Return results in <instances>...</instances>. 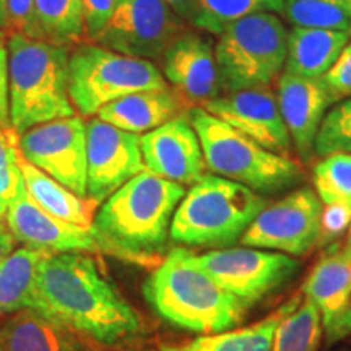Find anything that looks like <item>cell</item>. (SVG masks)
Listing matches in <instances>:
<instances>
[{
  "label": "cell",
  "mask_w": 351,
  "mask_h": 351,
  "mask_svg": "<svg viewBox=\"0 0 351 351\" xmlns=\"http://www.w3.org/2000/svg\"><path fill=\"white\" fill-rule=\"evenodd\" d=\"M19 166L25 179L26 194L44 212L64 219V221L73 223V225L91 228L95 218V207H98L95 202L73 194L70 189L43 173L36 166L28 163L21 155Z\"/></svg>",
  "instance_id": "24"
},
{
  "label": "cell",
  "mask_w": 351,
  "mask_h": 351,
  "mask_svg": "<svg viewBox=\"0 0 351 351\" xmlns=\"http://www.w3.org/2000/svg\"><path fill=\"white\" fill-rule=\"evenodd\" d=\"M0 127H12L10 98H8V54L5 36L0 39Z\"/></svg>",
  "instance_id": "36"
},
{
  "label": "cell",
  "mask_w": 351,
  "mask_h": 351,
  "mask_svg": "<svg viewBox=\"0 0 351 351\" xmlns=\"http://www.w3.org/2000/svg\"><path fill=\"white\" fill-rule=\"evenodd\" d=\"M343 249H346V251L351 252V226H350L348 236H346V241H345V244H343Z\"/></svg>",
  "instance_id": "41"
},
{
  "label": "cell",
  "mask_w": 351,
  "mask_h": 351,
  "mask_svg": "<svg viewBox=\"0 0 351 351\" xmlns=\"http://www.w3.org/2000/svg\"><path fill=\"white\" fill-rule=\"evenodd\" d=\"M301 295L314 302L327 324L351 302V252L333 247L315 263Z\"/></svg>",
  "instance_id": "22"
},
{
  "label": "cell",
  "mask_w": 351,
  "mask_h": 351,
  "mask_svg": "<svg viewBox=\"0 0 351 351\" xmlns=\"http://www.w3.org/2000/svg\"><path fill=\"white\" fill-rule=\"evenodd\" d=\"M218 119L276 155L289 156L291 137L271 88H245L219 95L204 106Z\"/></svg>",
  "instance_id": "15"
},
{
  "label": "cell",
  "mask_w": 351,
  "mask_h": 351,
  "mask_svg": "<svg viewBox=\"0 0 351 351\" xmlns=\"http://www.w3.org/2000/svg\"><path fill=\"white\" fill-rule=\"evenodd\" d=\"M187 23L165 0H117L96 44L119 54L160 62Z\"/></svg>",
  "instance_id": "11"
},
{
  "label": "cell",
  "mask_w": 351,
  "mask_h": 351,
  "mask_svg": "<svg viewBox=\"0 0 351 351\" xmlns=\"http://www.w3.org/2000/svg\"><path fill=\"white\" fill-rule=\"evenodd\" d=\"M187 116L212 174L243 184L257 194L283 191L302 179L301 166L291 156L267 150L204 108H191Z\"/></svg>",
  "instance_id": "6"
},
{
  "label": "cell",
  "mask_w": 351,
  "mask_h": 351,
  "mask_svg": "<svg viewBox=\"0 0 351 351\" xmlns=\"http://www.w3.org/2000/svg\"><path fill=\"white\" fill-rule=\"evenodd\" d=\"M5 225L15 241L47 254H104L93 228L56 218L25 194L7 208Z\"/></svg>",
  "instance_id": "17"
},
{
  "label": "cell",
  "mask_w": 351,
  "mask_h": 351,
  "mask_svg": "<svg viewBox=\"0 0 351 351\" xmlns=\"http://www.w3.org/2000/svg\"><path fill=\"white\" fill-rule=\"evenodd\" d=\"M314 192L326 208H339L351 217V153L320 158L313 171Z\"/></svg>",
  "instance_id": "29"
},
{
  "label": "cell",
  "mask_w": 351,
  "mask_h": 351,
  "mask_svg": "<svg viewBox=\"0 0 351 351\" xmlns=\"http://www.w3.org/2000/svg\"><path fill=\"white\" fill-rule=\"evenodd\" d=\"M0 29L3 34L8 32V10H7V0H0Z\"/></svg>",
  "instance_id": "40"
},
{
  "label": "cell",
  "mask_w": 351,
  "mask_h": 351,
  "mask_svg": "<svg viewBox=\"0 0 351 351\" xmlns=\"http://www.w3.org/2000/svg\"><path fill=\"white\" fill-rule=\"evenodd\" d=\"M276 101L296 152L304 161L314 155V142L328 109L333 106L322 78L282 72L276 80Z\"/></svg>",
  "instance_id": "18"
},
{
  "label": "cell",
  "mask_w": 351,
  "mask_h": 351,
  "mask_svg": "<svg viewBox=\"0 0 351 351\" xmlns=\"http://www.w3.org/2000/svg\"><path fill=\"white\" fill-rule=\"evenodd\" d=\"M145 169L181 186H194L207 174L199 135L187 114L140 137Z\"/></svg>",
  "instance_id": "16"
},
{
  "label": "cell",
  "mask_w": 351,
  "mask_h": 351,
  "mask_svg": "<svg viewBox=\"0 0 351 351\" xmlns=\"http://www.w3.org/2000/svg\"><path fill=\"white\" fill-rule=\"evenodd\" d=\"M301 300L302 295L291 298L275 313L252 326L230 328L212 335H200L199 339L187 343H163L158 346V351H270L276 327Z\"/></svg>",
  "instance_id": "23"
},
{
  "label": "cell",
  "mask_w": 351,
  "mask_h": 351,
  "mask_svg": "<svg viewBox=\"0 0 351 351\" xmlns=\"http://www.w3.org/2000/svg\"><path fill=\"white\" fill-rule=\"evenodd\" d=\"M346 3H348V5H350V8H351V0H346Z\"/></svg>",
  "instance_id": "44"
},
{
  "label": "cell",
  "mask_w": 351,
  "mask_h": 351,
  "mask_svg": "<svg viewBox=\"0 0 351 351\" xmlns=\"http://www.w3.org/2000/svg\"><path fill=\"white\" fill-rule=\"evenodd\" d=\"M145 301L166 322L212 335L236 328L249 309L210 276L189 249L166 254L143 283Z\"/></svg>",
  "instance_id": "3"
},
{
  "label": "cell",
  "mask_w": 351,
  "mask_h": 351,
  "mask_svg": "<svg viewBox=\"0 0 351 351\" xmlns=\"http://www.w3.org/2000/svg\"><path fill=\"white\" fill-rule=\"evenodd\" d=\"M282 13L293 28L333 29L351 34V8L346 0H285Z\"/></svg>",
  "instance_id": "30"
},
{
  "label": "cell",
  "mask_w": 351,
  "mask_h": 351,
  "mask_svg": "<svg viewBox=\"0 0 351 351\" xmlns=\"http://www.w3.org/2000/svg\"><path fill=\"white\" fill-rule=\"evenodd\" d=\"M169 88L155 62L83 41L70 51L69 93L82 117H91L109 103L132 93Z\"/></svg>",
  "instance_id": "7"
},
{
  "label": "cell",
  "mask_w": 351,
  "mask_h": 351,
  "mask_svg": "<svg viewBox=\"0 0 351 351\" xmlns=\"http://www.w3.org/2000/svg\"><path fill=\"white\" fill-rule=\"evenodd\" d=\"M322 332V314L302 296L276 327L270 351H317Z\"/></svg>",
  "instance_id": "27"
},
{
  "label": "cell",
  "mask_w": 351,
  "mask_h": 351,
  "mask_svg": "<svg viewBox=\"0 0 351 351\" xmlns=\"http://www.w3.org/2000/svg\"><path fill=\"white\" fill-rule=\"evenodd\" d=\"M288 29L276 13L232 21L218 34L215 56L223 93L271 88L287 62Z\"/></svg>",
  "instance_id": "8"
},
{
  "label": "cell",
  "mask_w": 351,
  "mask_h": 351,
  "mask_svg": "<svg viewBox=\"0 0 351 351\" xmlns=\"http://www.w3.org/2000/svg\"><path fill=\"white\" fill-rule=\"evenodd\" d=\"M142 135L108 122H86V199L103 204L117 189L145 171Z\"/></svg>",
  "instance_id": "13"
},
{
  "label": "cell",
  "mask_w": 351,
  "mask_h": 351,
  "mask_svg": "<svg viewBox=\"0 0 351 351\" xmlns=\"http://www.w3.org/2000/svg\"><path fill=\"white\" fill-rule=\"evenodd\" d=\"M351 153V98L341 99L328 109L314 142V155Z\"/></svg>",
  "instance_id": "31"
},
{
  "label": "cell",
  "mask_w": 351,
  "mask_h": 351,
  "mask_svg": "<svg viewBox=\"0 0 351 351\" xmlns=\"http://www.w3.org/2000/svg\"><path fill=\"white\" fill-rule=\"evenodd\" d=\"M15 238H13V234L8 230V226L5 223H0V265H2V262L5 261V258L10 256V254L15 251Z\"/></svg>",
  "instance_id": "39"
},
{
  "label": "cell",
  "mask_w": 351,
  "mask_h": 351,
  "mask_svg": "<svg viewBox=\"0 0 351 351\" xmlns=\"http://www.w3.org/2000/svg\"><path fill=\"white\" fill-rule=\"evenodd\" d=\"M10 125L16 135L32 127L77 116L69 93L72 47L21 33L5 34Z\"/></svg>",
  "instance_id": "4"
},
{
  "label": "cell",
  "mask_w": 351,
  "mask_h": 351,
  "mask_svg": "<svg viewBox=\"0 0 351 351\" xmlns=\"http://www.w3.org/2000/svg\"><path fill=\"white\" fill-rule=\"evenodd\" d=\"M117 0H83L85 41L96 43L111 20Z\"/></svg>",
  "instance_id": "34"
},
{
  "label": "cell",
  "mask_w": 351,
  "mask_h": 351,
  "mask_svg": "<svg viewBox=\"0 0 351 351\" xmlns=\"http://www.w3.org/2000/svg\"><path fill=\"white\" fill-rule=\"evenodd\" d=\"M186 187L150 171L132 178L101 204L93 218L104 254L140 265L158 263L166 252L171 221Z\"/></svg>",
  "instance_id": "2"
},
{
  "label": "cell",
  "mask_w": 351,
  "mask_h": 351,
  "mask_svg": "<svg viewBox=\"0 0 351 351\" xmlns=\"http://www.w3.org/2000/svg\"><path fill=\"white\" fill-rule=\"evenodd\" d=\"M3 36H5V34H3V32H2V29H0V39H2Z\"/></svg>",
  "instance_id": "43"
},
{
  "label": "cell",
  "mask_w": 351,
  "mask_h": 351,
  "mask_svg": "<svg viewBox=\"0 0 351 351\" xmlns=\"http://www.w3.org/2000/svg\"><path fill=\"white\" fill-rule=\"evenodd\" d=\"M8 10V32L21 33L26 36L38 38L36 25L33 19V0H7Z\"/></svg>",
  "instance_id": "35"
},
{
  "label": "cell",
  "mask_w": 351,
  "mask_h": 351,
  "mask_svg": "<svg viewBox=\"0 0 351 351\" xmlns=\"http://www.w3.org/2000/svg\"><path fill=\"white\" fill-rule=\"evenodd\" d=\"M351 34L333 29L291 28L288 32L285 72L304 78H324L350 43Z\"/></svg>",
  "instance_id": "21"
},
{
  "label": "cell",
  "mask_w": 351,
  "mask_h": 351,
  "mask_svg": "<svg viewBox=\"0 0 351 351\" xmlns=\"http://www.w3.org/2000/svg\"><path fill=\"white\" fill-rule=\"evenodd\" d=\"M324 330H326L327 343L330 345L351 335V302L340 314H337L332 320L324 324Z\"/></svg>",
  "instance_id": "37"
},
{
  "label": "cell",
  "mask_w": 351,
  "mask_h": 351,
  "mask_svg": "<svg viewBox=\"0 0 351 351\" xmlns=\"http://www.w3.org/2000/svg\"><path fill=\"white\" fill-rule=\"evenodd\" d=\"M47 252L32 247L13 251L0 265V317L34 304V285L39 263Z\"/></svg>",
  "instance_id": "25"
},
{
  "label": "cell",
  "mask_w": 351,
  "mask_h": 351,
  "mask_svg": "<svg viewBox=\"0 0 351 351\" xmlns=\"http://www.w3.org/2000/svg\"><path fill=\"white\" fill-rule=\"evenodd\" d=\"M219 287L251 307L282 288L300 271V262L283 252L257 247H228L197 256Z\"/></svg>",
  "instance_id": "10"
},
{
  "label": "cell",
  "mask_w": 351,
  "mask_h": 351,
  "mask_svg": "<svg viewBox=\"0 0 351 351\" xmlns=\"http://www.w3.org/2000/svg\"><path fill=\"white\" fill-rule=\"evenodd\" d=\"M187 103L173 88L132 93L99 109L96 117L117 129L143 135L187 114Z\"/></svg>",
  "instance_id": "19"
},
{
  "label": "cell",
  "mask_w": 351,
  "mask_h": 351,
  "mask_svg": "<svg viewBox=\"0 0 351 351\" xmlns=\"http://www.w3.org/2000/svg\"><path fill=\"white\" fill-rule=\"evenodd\" d=\"M285 0H195L194 26L200 32L218 34L244 16L256 13H282Z\"/></svg>",
  "instance_id": "28"
},
{
  "label": "cell",
  "mask_w": 351,
  "mask_h": 351,
  "mask_svg": "<svg viewBox=\"0 0 351 351\" xmlns=\"http://www.w3.org/2000/svg\"><path fill=\"white\" fill-rule=\"evenodd\" d=\"M322 80L326 83L333 104L351 98V39Z\"/></svg>",
  "instance_id": "33"
},
{
  "label": "cell",
  "mask_w": 351,
  "mask_h": 351,
  "mask_svg": "<svg viewBox=\"0 0 351 351\" xmlns=\"http://www.w3.org/2000/svg\"><path fill=\"white\" fill-rule=\"evenodd\" d=\"M38 38L73 47L85 41L83 0H33Z\"/></svg>",
  "instance_id": "26"
},
{
  "label": "cell",
  "mask_w": 351,
  "mask_h": 351,
  "mask_svg": "<svg viewBox=\"0 0 351 351\" xmlns=\"http://www.w3.org/2000/svg\"><path fill=\"white\" fill-rule=\"evenodd\" d=\"M77 335L121 346L142 333V319L88 254H47L39 263L34 304Z\"/></svg>",
  "instance_id": "1"
},
{
  "label": "cell",
  "mask_w": 351,
  "mask_h": 351,
  "mask_svg": "<svg viewBox=\"0 0 351 351\" xmlns=\"http://www.w3.org/2000/svg\"><path fill=\"white\" fill-rule=\"evenodd\" d=\"M324 205L311 187L267 204L241 238V245L304 256L322 238Z\"/></svg>",
  "instance_id": "9"
},
{
  "label": "cell",
  "mask_w": 351,
  "mask_h": 351,
  "mask_svg": "<svg viewBox=\"0 0 351 351\" xmlns=\"http://www.w3.org/2000/svg\"><path fill=\"white\" fill-rule=\"evenodd\" d=\"M21 156L73 194L86 197V122L72 116L44 122L19 135Z\"/></svg>",
  "instance_id": "12"
},
{
  "label": "cell",
  "mask_w": 351,
  "mask_h": 351,
  "mask_svg": "<svg viewBox=\"0 0 351 351\" xmlns=\"http://www.w3.org/2000/svg\"><path fill=\"white\" fill-rule=\"evenodd\" d=\"M5 213H7V207L2 204V202H0V219L5 218Z\"/></svg>",
  "instance_id": "42"
},
{
  "label": "cell",
  "mask_w": 351,
  "mask_h": 351,
  "mask_svg": "<svg viewBox=\"0 0 351 351\" xmlns=\"http://www.w3.org/2000/svg\"><path fill=\"white\" fill-rule=\"evenodd\" d=\"M168 5L173 8V10L178 13L181 19L186 21L187 25L194 26V20H195V0H165Z\"/></svg>",
  "instance_id": "38"
},
{
  "label": "cell",
  "mask_w": 351,
  "mask_h": 351,
  "mask_svg": "<svg viewBox=\"0 0 351 351\" xmlns=\"http://www.w3.org/2000/svg\"><path fill=\"white\" fill-rule=\"evenodd\" d=\"M20 155L19 135L12 127H0V202L7 208L26 194Z\"/></svg>",
  "instance_id": "32"
},
{
  "label": "cell",
  "mask_w": 351,
  "mask_h": 351,
  "mask_svg": "<svg viewBox=\"0 0 351 351\" xmlns=\"http://www.w3.org/2000/svg\"><path fill=\"white\" fill-rule=\"evenodd\" d=\"M267 204L261 194L243 184L205 174L176 208L169 238L191 247H232Z\"/></svg>",
  "instance_id": "5"
},
{
  "label": "cell",
  "mask_w": 351,
  "mask_h": 351,
  "mask_svg": "<svg viewBox=\"0 0 351 351\" xmlns=\"http://www.w3.org/2000/svg\"><path fill=\"white\" fill-rule=\"evenodd\" d=\"M0 351H88L77 333L41 311L26 307L0 326Z\"/></svg>",
  "instance_id": "20"
},
{
  "label": "cell",
  "mask_w": 351,
  "mask_h": 351,
  "mask_svg": "<svg viewBox=\"0 0 351 351\" xmlns=\"http://www.w3.org/2000/svg\"><path fill=\"white\" fill-rule=\"evenodd\" d=\"M161 73L189 108H204L223 95L215 56V43L207 33L179 34L161 57Z\"/></svg>",
  "instance_id": "14"
}]
</instances>
